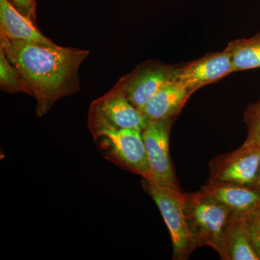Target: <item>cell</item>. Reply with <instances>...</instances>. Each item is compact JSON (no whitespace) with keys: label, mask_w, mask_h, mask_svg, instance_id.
<instances>
[{"label":"cell","mask_w":260,"mask_h":260,"mask_svg":"<svg viewBox=\"0 0 260 260\" xmlns=\"http://www.w3.org/2000/svg\"><path fill=\"white\" fill-rule=\"evenodd\" d=\"M176 66L145 61L115 84L135 107L141 111L164 85L172 81Z\"/></svg>","instance_id":"6"},{"label":"cell","mask_w":260,"mask_h":260,"mask_svg":"<svg viewBox=\"0 0 260 260\" xmlns=\"http://www.w3.org/2000/svg\"><path fill=\"white\" fill-rule=\"evenodd\" d=\"M174 119L149 121L142 132L151 182L171 189H179L169 154V134Z\"/></svg>","instance_id":"7"},{"label":"cell","mask_w":260,"mask_h":260,"mask_svg":"<svg viewBox=\"0 0 260 260\" xmlns=\"http://www.w3.org/2000/svg\"><path fill=\"white\" fill-rule=\"evenodd\" d=\"M244 119L247 124L249 133L242 145L260 147V102L249 107L245 113Z\"/></svg>","instance_id":"16"},{"label":"cell","mask_w":260,"mask_h":260,"mask_svg":"<svg viewBox=\"0 0 260 260\" xmlns=\"http://www.w3.org/2000/svg\"><path fill=\"white\" fill-rule=\"evenodd\" d=\"M230 54L225 49L209 53L183 67H175L174 81L191 93L208 84L215 83L234 73Z\"/></svg>","instance_id":"8"},{"label":"cell","mask_w":260,"mask_h":260,"mask_svg":"<svg viewBox=\"0 0 260 260\" xmlns=\"http://www.w3.org/2000/svg\"><path fill=\"white\" fill-rule=\"evenodd\" d=\"M202 190L221 202L237 215H245L260 206V191L251 186L209 183Z\"/></svg>","instance_id":"11"},{"label":"cell","mask_w":260,"mask_h":260,"mask_svg":"<svg viewBox=\"0 0 260 260\" xmlns=\"http://www.w3.org/2000/svg\"><path fill=\"white\" fill-rule=\"evenodd\" d=\"M150 121L126 99L116 85L94 100L89 108L88 126H109L143 132Z\"/></svg>","instance_id":"5"},{"label":"cell","mask_w":260,"mask_h":260,"mask_svg":"<svg viewBox=\"0 0 260 260\" xmlns=\"http://www.w3.org/2000/svg\"><path fill=\"white\" fill-rule=\"evenodd\" d=\"M191 94L183 85L173 80L155 94L141 112L151 121L174 119L181 112Z\"/></svg>","instance_id":"10"},{"label":"cell","mask_w":260,"mask_h":260,"mask_svg":"<svg viewBox=\"0 0 260 260\" xmlns=\"http://www.w3.org/2000/svg\"><path fill=\"white\" fill-rule=\"evenodd\" d=\"M254 251L260 259V206L250 213L241 215Z\"/></svg>","instance_id":"17"},{"label":"cell","mask_w":260,"mask_h":260,"mask_svg":"<svg viewBox=\"0 0 260 260\" xmlns=\"http://www.w3.org/2000/svg\"><path fill=\"white\" fill-rule=\"evenodd\" d=\"M143 189L155 202L170 233L174 259H185L198 246L184 211V194L143 179Z\"/></svg>","instance_id":"4"},{"label":"cell","mask_w":260,"mask_h":260,"mask_svg":"<svg viewBox=\"0 0 260 260\" xmlns=\"http://www.w3.org/2000/svg\"><path fill=\"white\" fill-rule=\"evenodd\" d=\"M0 48L30 87L39 117L59 99L79 91L78 71L90 51L4 37H0Z\"/></svg>","instance_id":"1"},{"label":"cell","mask_w":260,"mask_h":260,"mask_svg":"<svg viewBox=\"0 0 260 260\" xmlns=\"http://www.w3.org/2000/svg\"><path fill=\"white\" fill-rule=\"evenodd\" d=\"M10 2L20 13L35 23L37 7L35 0H10Z\"/></svg>","instance_id":"18"},{"label":"cell","mask_w":260,"mask_h":260,"mask_svg":"<svg viewBox=\"0 0 260 260\" xmlns=\"http://www.w3.org/2000/svg\"><path fill=\"white\" fill-rule=\"evenodd\" d=\"M234 72L260 68V31L252 37L238 39L228 44Z\"/></svg>","instance_id":"14"},{"label":"cell","mask_w":260,"mask_h":260,"mask_svg":"<svg viewBox=\"0 0 260 260\" xmlns=\"http://www.w3.org/2000/svg\"><path fill=\"white\" fill-rule=\"evenodd\" d=\"M260 168V147L244 146L228 155L214 173L211 182L233 183L253 187Z\"/></svg>","instance_id":"9"},{"label":"cell","mask_w":260,"mask_h":260,"mask_svg":"<svg viewBox=\"0 0 260 260\" xmlns=\"http://www.w3.org/2000/svg\"><path fill=\"white\" fill-rule=\"evenodd\" d=\"M253 188H254V189L260 191V168L259 174H258L257 179H256V183L254 184V185L253 186Z\"/></svg>","instance_id":"19"},{"label":"cell","mask_w":260,"mask_h":260,"mask_svg":"<svg viewBox=\"0 0 260 260\" xmlns=\"http://www.w3.org/2000/svg\"><path fill=\"white\" fill-rule=\"evenodd\" d=\"M0 87L7 93H24L32 96L31 90L21 73L12 64L0 48Z\"/></svg>","instance_id":"15"},{"label":"cell","mask_w":260,"mask_h":260,"mask_svg":"<svg viewBox=\"0 0 260 260\" xmlns=\"http://www.w3.org/2000/svg\"><path fill=\"white\" fill-rule=\"evenodd\" d=\"M0 37L42 44L54 43L43 35L35 23L20 13L10 0H0Z\"/></svg>","instance_id":"12"},{"label":"cell","mask_w":260,"mask_h":260,"mask_svg":"<svg viewBox=\"0 0 260 260\" xmlns=\"http://www.w3.org/2000/svg\"><path fill=\"white\" fill-rule=\"evenodd\" d=\"M184 211L198 246H210L219 254L232 211L203 190L184 194Z\"/></svg>","instance_id":"3"},{"label":"cell","mask_w":260,"mask_h":260,"mask_svg":"<svg viewBox=\"0 0 260 260\" xmlns=\"http://www.w3.org/2000/svg\"><path fill=\"white\" fill-rule=\"evenodd\" d=\"M89 130L103 158L121 169L152 181L151 171L142 132L109 126H90Z\"/></svg>","instance_id":"2"},{"label":"cell","mask_w":260,"mask_h":260,"mask_svg":"<svg viewBox=\"0 0 260 260\" xmlns=\"http://www.w3.org/2000/svg\"><path fill=\"white\" fill-rule=\"evenodd\" d=\"M219 254L223 259L260 260L251 245L240 215L232 213Z\"/></svg>","instance_id":"13"}]
</instances>
